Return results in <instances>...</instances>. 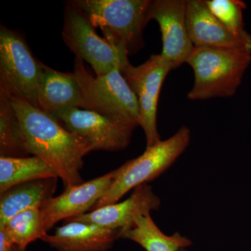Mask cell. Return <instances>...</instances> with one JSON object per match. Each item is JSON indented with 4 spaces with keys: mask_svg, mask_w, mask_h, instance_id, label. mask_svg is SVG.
<instances>
[{
    "mask_svg": "<svg viewBox=\"0 0 251 251\" xmlns=\"http://www.w3.org/2000/svg\"><path fill=\"white\" fill-rule=\"evenodd\" d=\"M27 140L30 154L47 163L61 178L65 189L84 182L80 171L83 158L92 150L85 138L69 131L50 114L23 99L10 98Z\"/></svg>",
    "mask_w": 251,
    "mask_h": 251,
    "instance_id": "obj_1",
    "label": "cell"
},
{
    "mask_svg": "<svg viewBox=\"0 0 251 251\" xmlns=\"http://www.w3.org/2000/svg\"><path fill=\"white\" fill-rule=\"evenodd\" d=\"M90 19L100 27L109 42L135 54L144 47L143 29L148 23L151 0H72Z\"/></svg>",
    "mask_w": 251,
    "mask_h": 251,
    "instance_id": "obj_2",
    "label": "cell"
},
{
    "mask_svg": "<svg viewBox=\"0 0 251 251\" xmlns=\"http://www.w3.org/2000/svg\"><path fill=\"white\" fill-rule=\"evenodd\" d=\"M251 62V52L194 47L187 59L194 73L190 100L231 97Z\"/></svg>",
    "mask_w": 251,
    "mask_h": 251,
    "instance_id": "obj_3",
    "label": "cell"
},
{
    "mask_svg": "<svg viewBox=\"0 0 251 251\" xmlns=\"http://www.w3.org/2000/svg\"><path fill=\"white\" fill-rule=\"evenodd\" d=\"M72 74L82 93V109L116 121L140 126L138 99L120 69L94 77L86 70L83 60L75 57Z\"/></svg>",
    "mask_w": 251,
    "mask_h": 251,
    "instance_id": "obj_4",
    "label": "cell"
},
{
    "mask_svg": "<svg viewBox=\"0 0 251 251\" xmlns=\"http://www.w3.org/2000/svg\"><path fill=\"white\" fill-rule=\"evenodd\" d=\"M190 140L191 131L187 126H183L171 138L161 140L146 148L141 156L126 162L120 167V173L108 191L91 211L115 204L131 190L158 177L184 152Z\"/></svg>",
    "mask_w": 251,
    "mask_h": 251,
    "instance_id": "obj_5",
    "label": "cell"
},
{
    "mask_svg": "<svg viewBox=\"0 0 251 251\" xmlns=\"http://www.w3.org/2000/svg\"><path fill=\"white\" fill-rule=\"evenodd\" d=\"M42 64L34 57L17 31L0 27V92L17 97L39 109Z\"/></svg>",
    "mask_w": 251,
    "mask_h": 251,
    "instance_id": "obj_6",
    "label": "cell"
},
{
    "mask_svg": "<svg viewBox=\"0 0 251 251\" xmlns=\"http://www.w3.org/2000/svg\"><path fill=\"white\" fill-rule=\"evenodd\" d=\"M62 36L75 57L89 63L97 76L115 69L121 71L130 64L128 52L100 37L88 17L69 1L64 10Z\"/></svg>",
    "mask_w": 251,
    "mask_h": 251,
    "instance_id": "obj_7",
    "label": "cell"
},
{
    "mask_svg": "<svg viewBox=\"0 0 251 251\" xmlns=\"http://www.w3.org/2000/svg\"><path fill=\"white\" fill-rule=\"evenodd\" d=\"M172 70L171 63L158 54L138 67L129 64L120 71L138 99L140 126L145 132L147 148L161 140L157 129V108L163 81Z\"/></svg>",
    "mask_w": 251,
    "mask_h": 251,
    "instance_id": "obj_8",
    "label": "cell"
},
{
    "mask_svg": "<svg viewBox=\"0 0 251 251\" xmlns=\"http://www.w3.org/2000/svg\"><path fill=\"white\" fill-rule=\"evenodd\" d=\"M52 115L69 131L87 140L93 151H116L126 148L137 127L77 107L62 109Z\"/></svg>",
    "mask_w": 251,
    "mask_h": 251,
    "instance_id": "obj_9",
    "label": "cell"
},
{
    "mask_svg": "<svg viewBox=\"0 0 251 251\" xmlns=\"http://www.w3.org/2000/svg\"><path fill=\"white\" fill-rule=\"evenodd\" d=\"M120 171L118 168L100 177L65 189L60 196L43 203L40 211L46 230L48 232L62 220L90 212L108 191Z\"/></svg>",
    "mask_w": 251,
    "mask_h": 251,
    "instance_id": "obj_10",
    "label": "cell"
},
{
    "mask_svg": "<svg viewBox=\"0 0 251 251\" xmlns=\"http://www.w3.org/2000/svg\"><path fill=\"white\" fill-rule=\"evenodd\" d=\"M186 6L184 0H155L148 14V22L155 20L161 29V54L174 69L187 62L194 49L186 25Z\"/></svg>",
    "mask_w": 251,
    "mask_h": 251,
    "instance_id": "obj_11",
    "label": "cell"
},
{
    "mask_svg": "<svg viewBox=\"0 0 251 251\" xmlns=\"http://www.w3.org/2000/svg\"><path fill=\"white\" fill-rule=\"evenodd\" d=\"M186 17L188 34L194 47L251 52V42L229 31L211 14L204 1H186Z\"/></svg>",
    "mask_w": 251,
    "mask_h": 251,
    "instance_id": "obj_12",
    "label": "cell"
},
{
    "mask_svg": "<svg viewBox=\"0 0 251 251\" xmlns=\"http://www.w3.org/2000/svg\"><path fill=\"white\" fill-rule=\"evenodd\" d=\"M160 206L161 199L151 186L145 184L135 188L131 196L123 202L103 206L64 221L88 223L121 231L131 227L138 216L158 211Z\"/></svg>",
    "mask_w": 251,
    "mask_h": 251,
    "instance_id": "obj_13",
    "label": "cell"
},
{
    "mask_svg": "<svg viewBox=\"0 0 251 251\" xmlns=\"http://www.w3.org/2000/svg\"><path fill=\"white\" fill-rule=\"evenodd\" d=\"M120 230L79 221H67L44 241L57 251H106L119 239Z\"/></svg>",
    "mask_w": 251,
    "mask_h": 251,
    "instance_id": "obj_14",
    "label": "cell"
},
{
    "mask_svg": "<svg viewBox=\"0 0 251 251\" xmlns=\"http://www.w3.org/2000/svg\"><path fill=\"white\" fill-rule=\"evenodd\" d=\"M39 105L40 110L50 115L70 107L82 108V93L72 73L57 72L42 64Z\"/></svg>",
    "mask_w": 251,
    "mask_h": 251,
    "instance_id": "obj_15",
    "label": "cell"
},
{
    "mask_svg": "<svg viewBox=\"0 0 251 251\" xmlns=\"http://www.w3.org/2000/svg\"><path fill=\"white\" fill-rule=\"evenodd\" d=\"M57 178L33 180L12 186L0 193V226L16 214L29 209H41L57 188Z\"/></svg>",
    "mask_w": 251,
    "mask_h": 251,
    "instance_id": "obj_16",
    "label": "cell"
},
{
    "mask_svg": "<svg viewBox=\"0 0 251 251\" xmlns=\"http://www.w3.org/2000/svg\"><path fill=\"white\" fill-rule=\"evenodd\" d=\"M119 238L129 239L147 251H180L192 244L179 232L172 236L163 233L151 219L150 213L138 216L129 228L120 232Z\"/></svg>",
    "mask_w": 251,
    "mask_h": 251,
    "instance_id": "obj_17",
    "label": "cell"
},
{
    "mask_svg": "<svg viewBox=\"0 0 251 251\" xmlns=\"http://www.w3.org/2000/svg\"><path fill=\"white\" fill-rule=\"evenodd\" d=\"M58 177L50 166L37 156H0V193L33 180Z\"/></svg>",
    "mask_w": 251,
    "mask_h": 251,
    "instance_id": "obj_18",
    "label": "cell"
},
{
    "mask_svg": "<svg viewBox=\"0 0 251 251\" xmlns=\"http://www.w3.org/2000/svg\"><path fill=\"white\" fill-rule=\"evenodd\" d=\"M29 154L27 140L11 99L0 92V156L25 158Z\"/></svg>",
    "mask_w": 251,
    "mask_h": 251,
    "instance_id": "obj_19",
    "label": "cell"
},
{
    "mask_svg": "<svg viewBox=\"0 0 251 251\" xmlns=\"http://www.w3.org/2000/svg\"><path fill=\"white\" fill-rule=\"evenodd\" d=\"M3 226L9 231L15 244L24 249L30 243L42 239L47 234L40 209L37 208L27 209L16 214Z\"/></svg>",
    "mask_w": 251,
    "mask_h": 251,
    "instance_id": "obj_20",
    "label": "cell"
},
{
    "mask_svg": "<svg viewBox=\"0 0 251 251\" xmlns=\"http://www.w3.org/2000/svg\"><path fill=\"white\" fill-rule=\"evenodd\" d=\"M211 14L238 37L251 42V36L244 28L243 10L247 6L239 0H205Z\"/></svg>",
    "mask_w": 251,
    "mask_h": 251,
    "instance_id": "obj_21",
    "label": "cell"
},
{
    "mask_svg": "<svg viewBox=\"0 0 251 251\" xmlns=\"http://www.w3.org/2000/svg\"><path fill=\"white\" fill-rule=\"evenodd\" d=\"M15 242L5 226H0V251H12Z\"/></svg>",
    "mask_w": 251,
    "mask_h": 251,
    "instance_id": "obj_22",
    "label": "cell"
},
{
    "mask_svg": "<svg viewBox=\"0 0 251 251\" xmlns=\"http://www.w3.org/2000/svg\"><path fill=\"white\" fill-rule=\"evenodd\" d=\"M12 251H26V249L18 247L17 245H15V247H14V249H13Z\"/></svg>",
    "mask_w": 251,
    "mask_h": 251,
    "instance_id": "obj_23",
    "label": "cell"
},
{
    "mask_svg": "<svg viewBox=\"0 0 251 251\" xmlns=\"http://www.w3.org/2000/svg\"><path fill=\"white\" fill-rule=\"evenodd\" d=\"M180 251H186V249H181V250H180Z\"/></svg>",
    "mask_w": 251,
    "mask_h": 251,
    "instance_id": "obj_24",
    "label": "cell"
}]
</instances>
